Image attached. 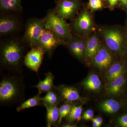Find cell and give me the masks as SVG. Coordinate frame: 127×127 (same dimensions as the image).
I'll list each match as a JSON object with an SVG mask.
<instances>
[{
    "mask_svg": "<svg viewBox=\"0 0 127 127\" xmlns=\"http://www.w3.org/2000/svg\"><path fill=\"white\" fill-rule=\"evenodd\" d=\"M94 116V112L93 110L89 109L84 112L82 118L84 120H92Z\"/></svg>",
    "mask_w": 127,
    "mask_h": 127,
    "instance_id": "obj_27",
    "label": "cell"
},
{
    "mask_svg": "<svg viewBox=\"0 0 127 127\" xmlns=\"http://www.w3.org/2000/svg\"><path fill=\"white\" fill-rule=\"evenodd\" d=\"M77 4L70 0H66L60 2L57 7L56 13L63 19L70 18L75 13Z\"/></svg>",
    "mask_w": 127,
    "mask_h": 127,
    "instance_id": "obj_10",
    "label": "cell"
},
{
    "mask_svg": "<svg viewBox=\"0 0 127 127\" xmlns=\"http://www.w3.org/2000/svg\"><path fill=\"white\" fill-rule=\"evenodd\" d=\"M0 7L2 10L15 11L20 10V0H0Z\"/></svg>",
    "mask_w": 127,
    "mask_h": 127,
    "instance_id": "obj_22",
    "label": "cell"
},
{
    "mask_svg": "<svg viewBox=\"0 0 127 127\" xmlns=\"http://www.w3.org/2000/svg\"><path fill=\"white\" fill-rule=\"evenodd\" d=\"M112 58L108 50L105 48L98 50L94 57V63L97 67L101 70L107 69L111 65Z\"/></svg>",
    "mask_w": 127,
    "mask_h": 127,
    "instance_id": "obj_9",
    "label": "cell"
},
{
    "mask_svg": "<svg viewBox=\"0 0 127 127\" xmlns=\"http://www.w3.org/2000/svg\"><path fill=\"white\" fill-rule=\"evenodd\" d=\"M82 84L87 89L90 91H97L101 86V80L97 75L91 74L83 82Z\"/></svg>",
    "mask_w": 127,
    "mask_h": 127,
    "instance_id": "obj_17",
    "label": "cell"
},
{
    "mask_svg": "<svg viewBox=\"0 0 127 127\" xmlns=\"http://www.w3.org/2000/svg\"><path fill=\"white\" fill-rule=\"evenodd\" d=\"M43 21L45 28L55 32L62 42L71 39L70 30L68 24L56 12H49Z\"/></svg>",
    "mask_w": 127,
    "mask_h": 127,
    "instance_id": "obj_3",
    "label": "cell"
},
{
    "mask_svg": "<svg viewBox=\"0 0 127 127\" xmlns=\"http://www.w3.org/2000/svg\"><path fill=\"white\" fill-rule=\"evenodd\" d=\"M93 122V127H100L99 124L96 121L94 118H93L92 119Z\"/></svg>",
    "mask_w": 127,
    "mask_h": 127,
    "instance_id": "obj_32",
    "label": "cell"
},
{
    "mask_svg": "<svg viewBox=\"0 0 127 127\" xmlns=\"http://www.w3.org/2000/svg\"><path fill=\"white\" fill-rule=\"evenodd\" d=\"M82 105L72 106L70 113L66 117L67 121L71 123L79 121L82 118Z\"/></svg>",
    "mask_w": 127,
    "mask_h": 127,
    "instance_id": "obj_23",
    "label": "cell"
},
{
    "mask_svg": "<svg viewBox=\"0 0 127 127\" xmlns=\"http://www.w3.org/2000/svg\"><path fill=\"white\" fill-rule=\"evenodd\" d=\"M118 0H108L109 4L112 7H113L117 4Z\"/></svg>",
    "mask_w": 127,
    "mask_h": 127,
    "instance_id": "obj_31",
    "label": "cell"
},
{
    "mask_svg": "<svg viewBox=\"0 0 127 127\" xmlns=\"http://www.w3.org/2000/svg\"><path fill=\"white\" fill-rule=\"evenodd\" d=\"M103 35L107 45L111 50L118 52L122 49L123 37L117 30H107L103 32Z\"/></svg>",
    "mask_w": 127,
    "mask_h": 127,
    "instance_id": "obj_7",
    "label": "cell"
},
{
    "mask_svg": "<svg viewBox=\"0 0 127 127\" xmlns=\"http://www.w3.org/2000/svg\"><path fill=\"white\" fill-rule=\"evenodd\" d=\"M19 23L16 19L10 16H4L0 19V33L5 35L17 30Z\"/></svg>",
    "mask_w": 127,
    "mask_h": 127,
    "instance_id": "obj_11",
    "label": "cell"
},
{
    "mask_svg": "<svg viewBox=\"0 0 127 127\" xmlns=\"http://www.w3.org/2000/svg\"><path fill=\"white\" fill-rule=\"evenodd\" d=\"M45 28L43 20H33L28 23L25 33V37L32 47L38 46L41 37Z\"/></svg>",
    "mask_w": 127,
    "mask_h": 127,
    "instance_id": "obj_4",
    "label": "cell"
},
{
    "mask_svg": "<svg viewBox=\"0 0 127 127\" xmlns=\"http://www.w3.org/2000/svg\"><path fill=\"white\" fill-rule=\"evenodd\" d=\"M99 42L98 39L96 36L92 37L89 39L85 48L86 56L89 59L94 58L98 51Z\"/></svg>",
    "mask_w": 127,
    "mask_h": 127,
    "instance_id": "obj_16",
    "label": "cell"
},
{
    "mask_svg": "<svg viewBox=\"0 0 127 127\" xmlns=\"http://www.w3.org/2000/svg\"><path fill=\"white\" fill-rule=\"evenodd\" d=\"M45 53L42 48L39 46L32 47L24 57L23 63L27 67L38 75Z\"/></svg>",
    "mask_w": 127,
    "mask_h": 127,
    "instance_id": "obj_5",
    "label": "cell"
},
{
    "mask_svg": "<svg viewBox=\"0 0 127 127\" xmlns=\"http://www.w3.org/2000/svg\"><path fill=\"white\" fill-rule=\"evenodd\" d=\"M69 47L73 54L76 57L77 52V40L72 41L69 44Z\"/></svg>",
    "mask_w": 127,
    "mask_h": 127,
    "instance_id": "obj_28",
    "label": "cell"
},
{
    "mask_svg": "<svg viewBox=\"0 0 127 127\" xmlns=\"http://www.w3.org/2000/svg\"><path fill=\"white\" fill-rule=\"evenodd\" d=\"M94 119L100 125V126L102 124L103 120L102 118L101 117H97L96 118Z\"/></svg>",
    "mask_w": 127,
    "mask_h": 127,
    "instance_id": "obj_30",
    "label": "cell"
},
{
    "mask_svg": "<svg viewBox=\"0 0 127 127\" xmlns=\"http://www.w3.org/2000/svg\"><path fill=\"white\" fill-rule=\"evenodd\" d=\"M100 107L103 112L109 114H113L117 112L120 109V104L116 100L108 99L102 103Z\"/></svg>",
    "mask_w": 127,
    "mask_h": 127,
    "instance_id": "obj_20",
    "label": "cell"
},
{
    "mask_svg": "<svg viewBox=\"0 0 127 127\" xmlns=\"http://www.w3.org/2000/svg\"><path fill=\"white\" fill-rule=\"evenodd\" d=\"M43 106L45 105H57L61 100L58 93L56 89L46 93V95L41 97Z\"/></svg>",
    "mask_w": 127,
    "mask_h": 127,
    "instance_id": "obj_19",
    "label": "cell"
},
{
    "mask_svg": "<svg viewBox=\"0 0 127 127\" xmlns=\"http://www.w3.org/2000/svg\"><path fill=\"white\" fill-rule=\"evenodd\" d=\"M55 89L58 93L60 98L66 102L72 103L80 100L81 97L78 91L73 87L61 86H56Z\"/></svg>",
    "mask_w": 127,
    "mask_h": 127,
    "instance_id": "obj_8",
    "label": "cell"
},
{
    "mask_svg": "<svg viewBox=\"0 0 127 127\" xmlns=\"http://www.w3.org/2000/svg\"><path fill=\"white\" fill-rule=\"evenodd\" d=\"M124 69L123 66L120 63L114 64L108 70L107 77L110 82L124 75Z\"/></svg>",
    "mask_w": 127,
    "mask_h": 127,
    "instance_id": "obj_21",
    "label": "cell"
},
{
    "mask_svg": "<svg viewBox=\"0 0 127 127\" xmlns=\"http://www.w3.org/2000/svg\"><path fill=\"white\" fill-rule=\"evenodd\" d=\"M118 123L121 127H127V114L120 117L118 119Z\"/></svg>",
    "mask_w": 127,
    "mask_h": 127,
    "instance_id": "obj_29",
    "label": "cell"
},
{
    "mask_svg": "<svg viewBox=\"0 0 127 127\" xmlns=\"http://www.w3.org/2000/svg\"><path fill=\"white\" fill-rule=\"evenodd\" d=\"M46 77L43 80H40L38 84L32 87L35 88L38 90L40 94L47 93L55 89L56 86L54 85L55 76L51 72H49L46 73Z\"/></svg>",
    "mask_w": 127,
    "mask_h": 127,
    "instance_id": "obj_12",
    "label": "cell"
},
{
    "mask_svg": "<svg viewBox=\"0 0 127 127\" xmlns=\"http://www.w3.org/2000/svg\"><path fill=\"white\" fill-rule=\"evenodd\" d=\"M92 26V20L89 14L84 11L78 17L75 23V27L78 31H86L89 30Z\"/></svg>",
    "mask_w": 127,
    "mask_h": 127,
    "instance_id": "obj_14",
    "label": "cell"
},
{
    "mask_svg": "<svg viewBox=\"0 0 127 127\" xmlns=\"http://www.w3.org/2000/svg\"><path fill=\"white\" fill-rule=\"evenodd\" d=\"M123 4L124 5H127V0H121Z\"/></svg>",
    "mask_w": 127,
    "mask_h": 127,
    "instance_id": "obj_34",
    "label": "cell"
},
{
    "mask_svg": "<svg viewBox=\"0 0 127 127\" xmlns=\"http://www.w3.org/2000/svg\"><path fill=\"white\" fill-rule=\"evenodd\" d=\"M89 4L91 9L94 10L101 9L102 6L101 0H89Z\"/></svg>",
    "mask_w": 127,
    "mask_h": 127,
    "instance_id": "obj_26",
    "label": "cell"
},
{
    "mask_svg": "<svg viewBox=\"0 0 127 127\" xmlns=\"http://www.w3.org/2000/svg\"><path fill=\"white\" fill-rule=\"evenodd\" d=\"M63 127H75L76 125H71V124H65V125H63L62 126Z\"/></svg>",
    "mask_w": 127,
    "mask_h": 127,
    "instance_id": "obj_33",
    "label": "cell"
},
{
    "mask_svg": "<svg viewBox=\"0 0 127 127\" xmlns=\"http://www.w3.org/2000/svg\"><path fill=\"white\" fill-rule=\"evenodd\" d=\"M72 106L68 103L63 104L59 108V119L58 125L61 124L64 118L68 116L70 112Z\"/></svg>",
    "mask_w": 127,
    "mask_h": 127,
    "instance_id": "obj_24",
    "label": "cell"
},
{
    "mask_svg": "<svg viewBox=\"0 0 127 127\" xmlns=\"http://www.w3.org/2000/svg\"><path fill=\"white\" fill-rule=\"evenodd\" d=\"M125 82V78L123 75L110 82L107 88L108 93L113 95L118 94L122 90Z\"/></svg>",
    "mask_w": 127,
    "mask_h": 127,
    "instance_id": "obj_18",
    "label": "cell"
},
{
    "mask_svg": "<svg viewBox=\"0 0 127 127\" xmlns=\"http://www.w3.org/2000/svg\"><path fill=\"white\" fill-rule=\"evenodd\" d=\"M46 109L47 126L56 127L58 125L59 108L57 105H45Z\"/></svg>",
    "mask_w": 127,
    "mask_h": 127,
    "instance_id": "obj_13",
    "label": "cell"
},
{
    "mask_svg": "<svg viewBox=\"0 0 127 127\" xmlns=\"http://www.w3.org/2000/svg\"><path fill=\"white\" fill-rule=\"evenodd\" d=\"M25 86L21 73L2 77L0 82V103L11 106L22 103L25 99Z\"/></svg>",
    "mask_w": 127,
    "mask_h": 127,
    "instance_id": "obj_1",
    "label": "cell"
},
{
    "mask_svg": "<svg viewBox=\"0 0 127 127\" xmlns=\"http://www.w3.org/2000/svg\"><path fill=\"white\" fill-rule=\"evenodd\" d=\"M77 52L76 57L79 59L81 58L84 51H85L86 45L82 41L77 40Z\"/></svg>",
    "mask_w": 127,
    "mask_h": 127,
    "instance_id": "obj_25",
    "label": "cell"
},
{
    "mask_svg": "<svg viewBox=\"0 0 127 127\" xmlns=\"http://www.w3.org/2000/svg\"><path fill=\"white\" fill-rule=\"evenodd\" d=\"M40 95V94L38 93L36 96L24 101L17 107L16 111L20 112L33 107L43 106Z\"/></svg>",
    "mask_w": 127,
    "mask_h": 127,
    "instance_id": "obj_15",
    "label": "cell"
},
{
    "mask_svg": "<svg viewBox=\"0 0 127 127\" xmlns=\"http://www.w3.org/2000/svg\"><path fill=\"white\" fill-rule=\"evenodd\" d=\"M62 42L57 36L51 30L46 29L42 34L38 46L42 48L45 53L49 57L52 55L53 52Z\"/></svg>",
    "mask_w": 127,
    "mask_h": 127,
    "instance_id": "obj_6",
    "label": "cell"
},
{
    "mask_svg": "<svg viewBox=\"0 0 127 127\" xmlns=\"http://www.w3.org/2000/svg\"><path fill=\"white\" fill-rule=\"evenodd\" d=\"M24 49L18 41H9L1 46V67L12 73H21Z\"/></svg>",
    "mask_w": 127,
    "mask_h": 127,
    "instance_id": "obj_2",
    "label": "cell"
}]
</instances>
